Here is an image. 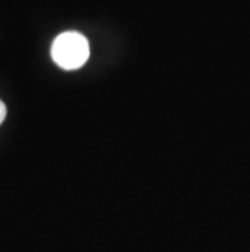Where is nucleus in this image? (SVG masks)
I'll return each mask as SVG.
<instances>
[{"label": "nucleus", "mask_w": 250, "mask_h": 252, "mask_svg": "<svg viewBox=\"0 0 250 252\" xmlns=\"http://www.w3.org/2000/svg\"><path fill=\"white\" fill-rule=\"evenodd\" d=\"M51 56L52 61L63 70H77L86 63L89 57L88 39L77 31H65L52 42Z\"/></svg>", "instance_id": "1"}, {"label": "nucleus", "mask_w": 250, "mask_h": 252, "mask_svg": "<svg viewBox=\"0 0 250 252\" xmlns=\"http://www.w3.org/2000/svg\"><path fill=\"white\" fill-rule=\"evenodd\" d=\"M5 117H7V106H5V103L2 99H0V126L3 124Z\"/></svg>", "instance_id": "2"}]
</instances>
